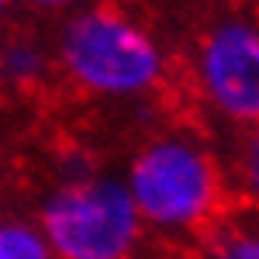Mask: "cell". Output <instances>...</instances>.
I'll return each instance as SVG.
<instances>
[{"instance_id":"1","label":"cell","mask_w":259,"mask_h":259,"mask_svg":"<svg viewBox=\"0 0 259 259\" xmlns=\"http://www.w3.org/2000/svg\"><path fill=\"white\" fill-rule=\"evenodd\" d=\"M59 66L80 90L107 100H132L156 90L166 56L135 18L114 7L76 11L59 31Z\"/></svg>"},{"instance_id":"7","label":"cell","mask_w":259,"mask_h":259,"mask_svg":"<svg viewBox=\"0 0 259 259\" xmlns=\"http://www.w3.org/2000/svg\"><path fill=\"white\" fill-rule=\"evenodd\" d=\"M204 259H259V239L252 228H225L207 242Z\"/></svg>"},{"instance_id":"3","label":"cell","mask_w":259,"mask_h":259,"mask_svg":"<svg viewBox=\"0 0 259 259\" xmlns=\"http://www.w3.org/2000/svg\"><path fill=\"white\" fill-rule=\"evenodd\" d=\"M142 228L124 180L104 173L59 183L45 197L38 221L52 259H132Z\"/></svg>"},{"instance_id":"5","label":"cell","mask_w":259,"mask_h":259,"mask_svg":"<svg viewBox=\"0 0 259 259\" xmlns=\"http://www.w3.org/2000/svg\"><path fill=\"white\" fill-rule=\"evenodd\" d=\"M49 69V56L38 41L31 38H14L0 49V76L11 80L14 87H31L38 83Z\"/></svg>"},{"instance_id":"6","label":"cell","mask_w":259,"mask_h":259,"mask_svg":"<svg viewBox=\"0 0 259 259\" xmlns=\"http://www.w3.org/2000/svg\"><path fill=\"white\" fill-rule=\"evenodd\" d=\"M0 259H52L38 225L0 218Z\"/></svg>"},{"instance_id":"9","label":"cell","mask_w":259,"mask_h":259,"mask_svg":"<svg viewBox=\"0 0 259 259\" xmlns=\"http://www.w3.org/2000/svg\"><path fill=\"white\" fill-rule=\"evenodd\" d=\"M7 4H11V0H0V18H4V11H7Z\"/></svg>"},{"instance_id":"4","label":"cell","mask_w":259,"mask_h":259,"mask_svg":"<svg viewBox=\"0 0 259 259\" xmlns=\"http://www.w3.org/2000/svg\"><path fill=\"white\" fill-rule=\"evenodd\" d=\"M197 87L228 121L259 118V31L252 21H218L197 49Z\"/></svg>"},{"instance_id":"2","label":"cell","mask_w":259,"mask_h":259,"mask_svg":"<svg viewBox=\"0 0 259 259\" xmlns=\"http://www.w3.org/2000/svg\"><path fill=\"white\" fill-rule=\"evenodd\" d=\"M124 187L142 225H156L162 232L200 228L221 204L218 162L190 135L145 142L128 166Z\"/></svg>"},{"instance_id":"8","label":"cell","mask_w":259,"mask_h":259,"mask_svg":"<svg viewBox=\"0 0 259 259\" xmlns=\"http://www.w3.org/2000/svg\"><path fill=\"white\" fill-rule=\"evenodd\" d=\"M24 4H31V7H45V11H56V7H73V4H80V0H24Z\"/></svg>"}]
</instances>
